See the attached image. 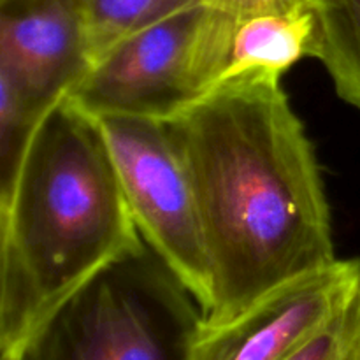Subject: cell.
<instances>
[{"instance_id": "obj_7", "label": "cell", "mask_w": 360, "mask_h": 360, "mask_svg": "<svg viewBox=\"0 0 360 360\" xmlns=\"http://www.w3.org/2000/svg\"><path fill=\"white\" fill-rule=\"evenodd\" d=\"M88 69L77 0H0V94L42 118Z\"/></svg>"}, {"instance_id": "obj_12", "label": "cell", "mask_w": 360, "mask_h": 360, "mask_svg": "<svg viewBox=\"0 0 360 360\" xmlns=\"http://www.w3.org/2000/svg\"><path fill=\"white\" fill-rule=\"evenodd\" d=\"M200 4L234 18H245L255 14L315 11L316 0H200Z\"/></svg>"}, {"instance_id": "obj_2", "label": "cell", "mask_w": 360, "mask_h": 360, "mask_svg": "<svg viewBox=\"0 0 360 360\" xmlns=\"http://www.w3.org/2000/svg\"><path fill=\"white\" fill-rule=\"evenodd\" d=\"M0 357L102 269L143 252L97 120L69 97L49 109L0 197Z\"/></svg>"}, {"instance_id": "obj_11", "label": "cell", "mask_w": 360, "mask_h": 360, "mask_svg": "<svg viewBox=\"0 0 360 360\" xmlns=\"http://www.w3.org/2000/svg\"><path fill=\"white\" fill-rule=\"evenodd\" d=\"M288 360H360V287L350 302Z\"/></svg>"}, {"instance_id": "obj_13", "label": "cell", "mask_w": 360, "mask_h": 360, "mask_svg": "<svg viewBox=\"0 0 360 360\" xmlns=\"http://www.w3.org/2000/svg\"><path fill=\"white\" fill-rule=\"evenodd\" d=\"M0 360H7V359H0Z\"/></svg>"}, {"instance_id": "obj_4", "label": "cell", "mask_w": 360, "mask_h": 360, "mask_svg": "<svg viewBox=\"0 0 360 360\" xmlns=\"http://www.w3.org/2000/svg\"><path fill=\"white\" fill-rule=\"evenodd\" d=\"M234 27L204 4L179 11L118 42L67 97L91 116L167 122L220 84Z\"/></svg>"}, {"instance_id": "obj_8", "label": "cell", "mask_w": 360, "mask_h": 360, "mask_svg": "<svg viewBox=\"0 0 360 360\" xmlns=\"http://www.w3.org/2000/svg\"><path fill=\"white\" fill-rule=\"evenodd\" d=\"M315 35V11L236 18L229 65L220 83L250 72L283 77L313 55Z\"/></svg>"}, {"instance_id": "obj_9", "label": "cell", "mask_w": 360, "mask_h": 360, "mask_svg": "<svg viewBox=\"0 0 360 360\" xmlns=\"http://www.w3.org/2000/svg\"><path fill=\"white\" fill-rule=\"evenodd\" d=\"M313 58L320 60L336 94L360 111V0H316Z\"/></svg>"}, {"instance_id": "obj_3", "label": "cell", "mask_w": 360, "mask_h": 360, "mask_svg": "<svg viewBox=\"0 0 360 360\" xmlns=\"http://www.w3.org/2000/svg\"><path fill=\"white\" fill-rule=\"evenodd\" d=\"M202 309L144 248L102 269L7 360H192Z\"/></svg>"}, {"instance_id": "obj_6", "label": "cell", "mask_w": 360, "mask_h": 360, "mask_svg": "<svg viewBox=\"0 0 360 360\" xmlns=\"http://www.w3.org/2000/svg\"><path fill=\"white\" fill-rule=\"evenodd\" d=\"M360 287V260L288 281L221 323L200 322L192 360H288L309 343Z\"/></svg>"}, {"instance_id": "obj_10", "label": "cell", "mask_w": 360, "mask_h": 360, "mask_svg": "<svg viewBox=\"0 0 360 360\" xmlns=\"http://www.w3.org/2000/svg\"><path fill=\"white\" fill-rule=\"evenodd\" d=\"M197 4L200 0H77L90 67L123 39Z\"/></svg>"}, {"instance_id": "obj_1", "label": "cell", "mask_w": 360, "mask_h": 360, "mask_svg": "<svg viewBox=\"0 0 360 360\" xmlns=\"http://www.w3.org/2000/svg\"><path fill=\"white\" fill-rule=\"evenodd\" d=\"M281 79L232 77L165 122L202 225L211 269L206 323L227 322L338 260L315 146Z\"/></svg>"}, {"instance_id": "obj_5", "label": "cell", "mask_w": 360, "mask_h": 360, "mask_svg": "<svg viewBox=\"0 0 360 360\" xmlns=\"http://www.w3.org/2000/svg\"><path fill=\"white\" fill-rule=\"evenodd\" d=\"M94 118L141 238L204 315L211 304L210 260L192 183L167 123L137 116Z\"/></svg>"}]
</instances>
